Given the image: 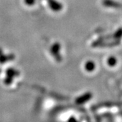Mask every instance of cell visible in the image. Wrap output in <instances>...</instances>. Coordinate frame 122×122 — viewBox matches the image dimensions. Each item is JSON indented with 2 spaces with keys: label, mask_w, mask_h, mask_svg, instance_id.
I'll use <instances>...</instances> for the list:
<instances>
[{
  "label": "cell",
  "mask_w": 122,
  "mask_h": 122,
  "mask_svg": "<svg viewBox=\"0 0 122 122\" xmlns=\"http://www.w3.org/2000/svg\"><path fill=\"white\" fill-rule=\"evenodd\" d=\"M109 62H110V65H111V66H113L115 63H116V60H115V58H110L109 59Z\"/></svg>",
  "instance_id": "cell-1"
}]
</instances>
